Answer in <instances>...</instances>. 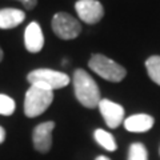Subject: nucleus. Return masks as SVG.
I'll use <instances>...</instances> for the list:
<instances>
[{
	"label": "nucleus",
	"mask_w": 160,
	"mask_h": 160,
	"mask_svg": "<svg viewBox=\"0 0 160 160\" xmlns=\"http://www.w3.org/2000/svg\"><path fill=\"white\" fill-rule=\"evenodd\" d=\"M73 91L79 103L87 108L98 107L102 100L96 82L84 69L79 68L73 73Z\"/></svg>",
	"instance_id": "obj_1"
},
{
	"label": "nucleus",
	"mask_w": 160,
	"mask_h": 160,
	"mask_svg": "<svg viewBox=\"0 0 160 160\" xmlns=\"http://www.w3.org/2000/svg\"><path fill=\"white\" fill-rule=\"evenodd\" d=\"M27 80L31 86H36L39 88L53 91V89L63 88L69 84L71 79L67 73L53 71L48 68H39L29 72L27 75Z\"/></svg>",
	"instance_id": "obj_2"
},
{
	"label": "nucleus",
	"mask_w": 160,
	"mask_h": 160,
	"mask_svg": "<svg viewBox=\"0 0 160 160\" xmlns=\"http://www.w3.org/2000/svg\"><path fill=\"white\" fill-rule=\"evenodd\" d=\"M53 102V91L31 86L26 92L24 99V113L27 118L40 116Z\"/></svg>",
	"instance_id": "obj_3"
},
{
	"label": "nucleus",
	"mask_w": 160,
	"mask_h": 160,
	"mask_svg": "<svg viewBox=\"0 0 160 160\" xmlns=\"http://www.w3.org/2000/svg\"><path fill=\"white\" fill-rule=\"evenodd\" d=\"M88 67L92 69L93 72H96L100 78L108 80V82L119 83L126 78L127 71L123 66H120L119 63L113 62L112 59H109L104 55L95 53L91 56L88 62Z\"/></svg>",
	"instance_id": "obj_4"
},
{
	"label": "nucleus",
	"mask_w": 160,
	"mask_h": 160,
	"mask_svg": "<svg viewBox=\"0 0 160 160\" xmlns=\"http://www.w3.org/2000/svg\"><path fill=\"white\" fill-rule=\"evenodd\" d=\"M52 29L58 38L71 40L78 38L82 32V26L73 16L67 12H58L52 18Z\"/></svg>",
	"instance_id": "obj_5"
},
{
	"label": "nucleus",
	"mask_w": 160,
	"mask_h": 160,
	"mask_svg": "<svg viewBox=\"0 0 160 160\" xmlns=\"http://www.w3.org/2000/svg\"><path fill=\"white\" fill-rule=\"evenodd\" d=\"M78 16L87 24H96L104 16V8L98 0H79L75 4Z\"/></svg>",
	"instance_id": "obj_6"
},
{
	"label": "nucleus",
	"mask_w": 160,
	"mask_h": 160,
	"mask_svg": "<svg viewBox=\"0 0 160 160\" xmlns=\"http://www.w3.org/2000/svg\"><path fill=\"white\" fill-rule=\"evenodd\" d=\"M98 107L104 122L109 128H118L124 122V108L120 104L111 102L108 99H102Z\"/></svg>",
	"instance_id": "obj_7"
},
{
	"label": "nucleus",
	"mask_w": 160,
	"mask_h": 160,
	"mask_svg": "<svg viewBox=\"0 0 160 160\" xmlns=\"http://www.w3.org/2000/svg\"><path fill=\"white\" fill-rule=\"evenodd\" d=\"M55 128L53 122L40 123L32 132L33 147L40 153H47L52 147V131Z\"/></svg>",
	"instance_id": "obj_8"
},
{
	"label": "nucleus",
	"mask_w": 160,
	"mask_h": 160,
	"mask_svg": "<svg viewBox=\"0 0 160 160\" xmlns=\"http://www.w3.org/2000/svg\"><path fill=\"white\" fill-rule=\"evenodd\" d=\"M24 44L28 52L38 53L42 51L44 46V36L42 28L36 22H31L27 26L26 32H24Z\"/></svg>",
	"instance_id": "obj_9"
},
{
	"label": "nucleus",
	"mask_w": 160,
	"mask_h": 160,
	"mask_svg": "<svg viewBox=\"0 0 160 160\" xmlns=\"http://www.w3.org/2000/svg\"><path fill=\"white\" fill-rule=\"evenodd\" d=\"M124 128L129 132H147L149 131L153 124H155V119L151 116V115L147 113H136L132 115V116H128L127 119H124Z\"/></svg>",
	"instance_id": "obj_10"
},
{
	"label": "nucleus",
	"mask_w": 160,
	"mask_h": 160,
	"mask_svg": "<svg viewBox=\"0 0 160 160\" xmlns=\"http://www.w3.org/2000/svg\"><path fill=\"white\" fill-rule=\"evenodd\" d=\"M26 19V13L16 8H3L0 9V28L11 29L22 24Z\"/></svg>",
	"instance_id": "obj_11"
},
{
	"label": "nucleus",
	"mask_w": 160,
	"mask_h": 160,
	"mask_svg": "<svg viewBox=\"0 0 160 160\" xmlns=\"http://www.w3.org/2000/svg\"><path fill=\"white\" fill-rule=\"evenodd\" d=\"M93 138L104 149H107V151H109V152H113L115 149L118 148V144H116V142H115V138L109 132L104 131V129H102V128H99L93 132Z\"/></svg>",
	"instance_id": "obj_12"
},
{
	"label": "nucleus",
	"mask_w": 160,
	"mask_h": 160,
	"mask_svg": "<svg viewBox=\"0 0 160 160\" xmlns=\"http://www.w3.org/2000/svg\"><path fill=\"white\" fill-rule=\"evenodd\" d=\"M146 68L147 73L155 83L160 86V56H151L147 59L146 62Z\"/></svg>",
	"instance_id": "obj_13"
},
{
	"label": "nucleus",
	"mask_w": 160,
	"mask_h": 160,
	"mask_svg": "<svg viewBox=\"0 0 160 160\" xmlns=\"http://www.w3.org/2000/svg\"><path fill=\"white\" fill-rule=\"evenodd\" d=\"M127 160H148V151L143 143H132Z\"/></svg>",
	"instance_id": "obj_14"
},
{
	"label": "nucleus",
	"mask_w": 160,
	"mask_h": 160,
	"mask_svg": "<svg viewBox=\"0 0 160 160\" xmlns=\"http://www.w3.org/2000/svg\"><path fill=\"white\" fill-rule=\"evenodd\" d=\"M15 108H16V104H15L13 99L7 96V95L0 93V115L11 116L15 112Z\"/></svg>",
	"instance_id": "obj_15"
},
{
	"label": "nucleus",
	"mask_w": 160,
	"mask_h": 160,
	"mask_svg": "<svg viewBox=\"0 0 160 160\" xmlns=\"http://www.w3.org/2000/svg\"><path fill=\"white\" fill-rule=\"evenodd\" d=\"M19 2L23 4L26 9H33L38 3V0H19Z\"/></svg>",
	"instance_id": "obj_16"
},
{
	"label": "nucleus",
	"mask_w": 160,
	"mask_h": 160,
	"mask_svg": "<svg viewBox=\"0 0 160 160\" xmlns=\"http://www.w3.org/2000/svg\"><path fill=\"white\" fill-rule=\"evenodd\" d=\"M4 140H6V129L0 126V144H2Z\"/></svg>",
	"instance_id": "obj_17"
},
{
	"label": "nucleus",
	"mask_w": 160,
	"mask_h": 160,
	"mask_svg": "<svg viewBox=\"0 0 160 160\" xmlns=\"http://www.w3.org/2000/svg\"><path fill=\"white\" fill-rule=\"evenodd\" d=\"M95 160H111V159L107 158V156H104V155H99V156L95 159Z\"/></svg>",
	"instance_id": "obj_18"
},
{
	"label": "nucleus",
	"mask_w": 160,
	"mask_h": 160,
	"mask_svg": "<svg viewBox=\"0 0 160 160\" xmlns=\"http://www.w3.org/2000/svg\"><path fill=\"white\" fill-rule=\"evenodd\" d=\"M3 60V51H2V48H0V62Z\"/></svg>",
	"instance_id": "obj_19"
}]
</instances>
